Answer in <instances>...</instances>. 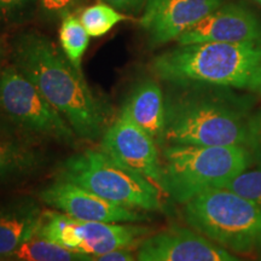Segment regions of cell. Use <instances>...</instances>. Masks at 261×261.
I'll return each instance as SVG.
<instances>
[{
    "label": "cell",
    "instance_id": "obj_1",
    "mask_svg": "<svg viewBox=\"0 0 261 261\" xmlns=\"http://www.w3.org/2000/svg\"><path fill=\"white\" fill-rule=\"evenodd\" d=\"M163 142L197 146H247L254 98L207 84H169Z\"/></svg>",
    "mask_w": 261,
    "mask_h": 261
},
{
    "label": "cell",
    "instance_id": "obj_2",
    "mask_svg": "<svg viewBox=\"0 0 261 261\" xmlns=\"http://www.w3.org/2000/svg\"><path fill=\"white\" fill-rule=\"evenodd\" d=\"M15 67L37 86L42 96L79 138L94 140L102 137L108 112L92 92L83 71L71 65L50 39L38 32H25L12 41Z\"/></svg>",
    "mask_w": 261,
    "mask_h": 261
},
{
    "label": "cell",
    "instance_id": "obj_3",
    "mask_svg": "<svg viewBox=\"0 0 261 261\" xmlns=\"http://www.w3.org/2000/svg\"><path fill=\"white\" fill-rule=\"evenodd\" d=\"M156 77L167 84H207L261 91V41L178 45L151 62Z\"/></svg>",
    "mask_w": 261,
    "mask_h": 261
},
{
    "label": "cell",
    "instance_id": "obj_4",
    "mask_svg": "<svg viewBox=\"0 0 261 261\" xmlns=\"http://www.w3.org/2000/svg\"><path fill=\"white\" fill-rule=\"evenodd\" d=\"M250 165L247 148L169 144L162 152L161 189L185 204L201 192L223 188Z\"/></svg>",
    "mask_w": 261,
    "mask_h": 261
},
{
    "label": "cell",
    "instance_id": "obj_5",
    "mask_svg": "<svg viewBox=\"0 0 261 261\" xmlns=\"http://www.w3.org/2000/svg\"><path fill=\"white\" fill-rule=\"evenodd\" d=\"M191 228L236 255L261 254V207L227 189L205 190L185 203Z\"/></svg>",
    "mask_w": 261,
    "mask_h": 261
},
{
    "label": "cell",
    "instance_id": "obj_6",
    "mask_svg": "<svg viewBox=\"0 0 261 261\" xmlns=\"http://www.w3.org/2000/svg\"><path fill=\"white\" fill-rule=\"evenodd\" d=\"M57 179L73 182L129 210H161V190L158 185L123 167L100 150H85L64 160L58 167Z\"/></svg>",
    "mask_w": 261,
    "mask_h": 261
},
{
    "label": "cell",
    "instance_id": "obj_7",
    "mask_svg": "<svg viewBox=\"0 0 261 261\" xmlns=\"http://www.w3.org/2000/svg\"><path fill=\"white\" fill-rule=\"evenodd\" d=\"M0 112L31 135L75 144L69 123L15 65L0 71Z\"/></svg>",
    "mask_w": 261,
    "mask_h": 261
},
{
    "label": "cell",
    "instance_id": "obj_8",
    "mask_svg": "<svg viewBox=\"0 0 261 261\" xmlns=\"http://www.w3.org/2000/svg\"><path fill=\"white\" fill-rule=\"evenodd\" d=\"M99 148L114 161L148 178L161 189V161L156 142L137 125L125 107L106 129Z\"/></svg>",
    "mask_w": 261,
    "mask_h": 261
},
{
    "label": "cell",
    "instance_id": "obj_9",
    "mask_svg": "<svg viewBox=\"0 0 261 261\" xmlns=\"http://www.w3.org/2000/svg\"><path fill=\"white\" fill-rule=\"evenodd\" d=\"M138 261H248L194 230L173 226L138 246Z\"/></svg>",
    "mask_w": 261,
    "mask_h": 261
},
{
    "label": "cell",
    "instance_id": "obj_10",
    "mask_svg": "<svg viewBox=\"0 0 261 261\" xmlns=\"http://www.w3.org/2000/svg\"><path fill=\"white\" fill-rule=\"evenodd\" d=\"M224 0H146L140 27L146 33L151 47L177 40Z\"/></svg>",
    "mask_w": 261,
    "mask_h": 261
},
{
    "label": "cell",
    "instance_id": "obj_11",
    "mask_svg": "<svg viewBox=\"0 0 261 261\" xmlns=\"http://www.w3.org/2000/svg\"><path fill=\"white\" fill-rule=\"evenodd\" d=\"M39 197L45 204L81 221L138 223L146 218L139 211L113 203L61 179L42 189Z\"/></svg>",
    "mask_w": 261,
    "mask_h": 261
},
{
    "label": "cell",
    "instance_id": "obj_12",
    "mask_svg": "<svg viewBox=\"0 0 261 261\" xmlns=\"http://www.w3.org/2000/svg\"><path fill=\"white\" fill-rule=\"evenodd\" d=\"M151 233V228L142 225L81 221L70 218L64 230L62 246L73 252L99 256L139 246Z\"/></svg>",
    "mask_w": 261,
    "mask_h": 261
},
{
    "label": "cell",
    "instance_id": "obj_13",
    "mask_svg": "<svg viewBox=\"0 0 261 261\" xmlns=\"http://www.w3.org/2000/svg\"><path fill=\"white\" fill-rule=\"evenodd\" d=\"M259 41H261V18L240 3L220 5L177 39L178 45Z\"/></svg>",
    "mask_w": 261,
    "mask_h": 261
},
{
    "label": "cell",
    "instance_id": "obj_14",
    "mask_svg": "<svg viewBox=\"0 0 261 261\" xmlns=\"http://www.w3.org/2000/svg\"><path fill=\"white\" fill-rule=\"evenodd\" d=\"M137 125L146 130L156 143L163 142L166 104L165 93L152 79L140 81L123 104Z\"/></svg>",
    "mask_w": 261,
    "mask_h": 261
},
{
    "label": "cell",
    "instance_id": "obj_15",
    "mask_svg": "<svg viewBox=\"0 0 261 261\" xmlns=\"http://www.w3.org/2000/svg\"><path fill=\"white\" fill-rule=\"evenodd\" d=\"M41 211L33 201L0 208V256L12 255L38 232Z\"/></svg>",
    "mask_w": 261,
    "mask_h": 261
},
{
    "label": "cell",
    "instance_id": "obj_16",
    "mask_svg": "<svg viewBox=\"0 0 261 261\" xmlns=\"http://www.w3.org/2000/svg\"><path fill=\"white\" fill-rule=\"evenodd\" d=\"M12 256L17 261H94L96 257L73 252L37 234L25 241Z\"/></svg>",
    "mask_w": 261,
    "mask_h": 261
},
{
    "label": "cell",
    "instance_id": "obj_17",
    "mask_svg": "<svg viewBox=\"0 0 261 261\" xmlns=\"http://www.w3.org/2000/svg\"><path fill=\"white\" fill-rule=\"evenodd\" d=\"M60 42L63 54L71 65L81 70L83 57L90 42V35L76 15L69 14L61 19Z\"/></svg>",
    "mask_w": 261,
    "mask_h": 261
},
{
    "label": "cell",
    "instance_id": "obj_18",
    "mask_svg": "<svg viewBox=\"0 0 261 261\" xmlns=\"http://www.w3.org/2000/svg\"><path fill=\"white\" fill-rule=\"evenodd\" d=\"M42 162V156L24 146L0 143V177H12L34 172Z\"/></svg>",
    "mask_w": 261,
    "mask_h": 261
},
{
    "label": "cell",
    "instance_id": "obj_19",
    "mask_svg": "<svg viewBox=\"0 0 261 261\" xmlns=\"http://www.w3.org/2000/svg\"><path fill=\"white\" fill-rule=\"evenodd\" d=\"M79 18L90 37L98 38L107 34L117 23L126 21L129 17L106 3H98L84 9Z\"/></svg>",
    "mask_w": 261,
    "mask_h": 261
},
{
    "label": "cell",
    "instance_id": "obj_20",
    "mask_svg": "<svg viewBox=\"0 0 261 261\" xmlns=\"http://www.w3.org/2000/svg\"><path fill=\"white\" fill-rule=\"evenodd\" d=\"M223 188L236 192L237 195L261 207V166L255 163V166L252 167L250 165L225 182Z\"/></svg>",
    "mask_w": 261,
    "mask_h": 261
},
{
    "label": "cell",
    "instance_id": "obj_21",
    "mask_svg": "<svg viewBox=\"0 0 261 261\" xmlns=\"http://www.w3.org/2000/svg\"><path fill=\"white\" fill-rule=\"evenodd\" d=\"M85 2L86 0H38V4L45 18L57 21L73 14L74 10L80 8Z\"/></svg>",
    "mask_w": 261,
    "mask_h": 261
},
{
    "label": "cell",
    "instance_id": "obj_22",
    "mask_svg": "<svg viewBox=\"0 0 261 261\" xmlns=\"http://www.w3.org/2000/svg\"><path fill=\"white\" fill-rule=\"evenodd\" d=\"M246 148L252 156L253 163L261 166V109L254 112L248 122Z\"/></svg>",
    "mask_w": 261,
    "mask_h": 261
},
{
    "label": "cell",
    "instance_id": "obj_23",
    "mask_svg": "<svg viewBox=\"0 0 261 261\" xmlns=\"http://www.w3.org/2000/svg\"><path fill=\"white\" fill-rule=\"evenodd\" d=\"M38 4V0H0V21L17 19Z\"/></svg>",
    "mask_w": 261,
    "mask_h": 261
},
{
    "label": "cell",
    "instance_id": "obj_24",
    "mask_svg": "<svg viewBox=\"0 0 261 261\" xmlns=\"http://www.w3.org/2000/svg\"><path fill=\"white\" fill-rule=\"evenodd\" d=\"M106 4L113 6L116 10L128 12H138L140 9L144 8L146 0H102Z\"/></svg>",
    "mask_w": 261,
    "mask_h": 261
},
{
    "label": "cell",
    "instance_id": "obj_25",
    "mask_svg": "<svg viewBox=\"0 0 261 261\" xmlns=\"http://www.w3.org/2000/svg\"><path fill=\"white\" fill-rule=\"evenodd\" d=\"M94 261H138V259L132 255L129 249H119L96 256Z\"/></svg>",
    "mask_w": 261,
    "mask_h": 261
},
{
    "label": "cell",
    "instance_id": "obj_26",
    "mask_svg": "<svg viewBox=\"0 0 261 261\" xmlns=\"http://www.w3.org/2000/svg\"><path fill=\"white\" fill-rule=\"evenodd\" d=\"M254 2H256L257 4H260V5H261V0H254Z\"/></svg>",
    "mask_w": 261,
    "mask_h": 261
},
{
    "label": "cell",
    "instance_id": "obj_27",
    "mask_svg": "<svg viewBox=\"0 0 261 261\" xmlns=\"http://www.w3.org/2000/svg\"><path fill=\"white\" fill-rule=\"evenodd\" d=\"M259 94H260V96H261V91H260V92H259Z\"/></svg>",
    "mask_w": 261,
    "mask_h": 261
},
{
    "label": "cell",
    "instance_id": "obj_28",
    "mask_svg": "<svg viewBox=\"0 0 261 261\" xmlns=\"http://www.w3.org/2000/svg\"><path fill=\"white\" fill-rule=\"evenodd\" d=\"M0 71H2V70H0Z\"/></svg>",
    "mask_w": 261,
    "mask_h": 261
}]
</instances>
